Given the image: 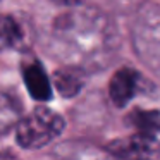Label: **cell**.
<instances>
[{
  "label": "cell",
  "mask_w": 160,
  "mask_h": 160,
  "mask_svg": "<svg viewBox=\"0 0 160 160\" xmlns=\"http://www.w3.org/2000/svg\"><path fill=\"white\" fill-rule=\"evenodd\" d=\"M55 5H60V7H76V5H81L84 0H50Z\"/></svg>",
  "instance_id": "obj_11"
},
{
  "label": "cell",
  "mask_w": 160,
  "mask_h": 160,
  "mask_svg": "<svg viewBox=\"0 0 160 160\" xmlns=\"http://www.w3.org/2000/svg\"><path fill=\"white\" fill-rule=\"evenodd\" d=\"M132 47L138 57L160 76V7L145 4L132 22Z\"/></svg>",
  "instance_id": "obj_3"
},
{
  "label": "cell",
  "mask_w": 160,
  "mask_h": 160,
  "mask_svg": "<svg viewBox=\"0 0 160 160\" xmlns=\"http://www.w3.org/2000/svg\"><path fill=\"white\" fill-rule=\"evenodd\" d=\"M24 38L26 33L19 19L9 14H0V52L19 48Z\"/></svg>",
  "instance_id": "obj_9"
},
{
  "label": "cell",
  "mask_w": 160,
  "mask_h": 160,
  "mask_svg": "<svg viewBox=\"0 0 160 160\" xmlns=\"http://www.w3.org/2000/svg\"><path fill=\"white\" fill-rule=\"evenodd\" d=\"M139 84H141V76L138 71L131 67H121L119 71H115L108 83L110 100L114 102L115 107H124L138 95Z\"/></svg>",
  "instance_id": "obj_5"
},
{
  "label": "cell",
  "mask_w": 160,
  "mask_h": 160,
  "mask_svg": "<svg viewBox=\"0 0 160 160\" xmlns=\"http://www.w3.org/2000/svg\"><path fill=\"white\" fill-rule=\"evenodd\" d=\"M126 122L136 129L138 132H145L150 136H157L160 132V112L157 110H132L126 117Z\"/></svg>",
  "instance_id": "obj_10"
},
{
  "label": "cell",
  "mask_w": 160,
  "mask_h": 160,
  "mask_svg": "<svg viewBox=\"0 0 160 160\" xmlns=\"http://www.w3.org/2000/svg\"><path fill=\"white\" fill-rule=\"evenodd\" d=\"M22 115V105L12 91H0V136L18 126Z\"/></svg>",
  "instance_id": "obj_8"
},
{
  "label": "cell",
  "mask_w": 160,
  "mask_h": 160,
  "mask_svg": "<svg viewBox=\"0 0 160 160\" xmlns=\"http://www.w3.org/2000/svg\"><path fill=\"white\" fill-rule=\"evenodd\" d=\"M66 129V121L60 114L48 107H36L31 114L18 122L16 141L24 150H38L59 138Z\"/></svg>",
  "instance_id": "obj_2"
},
{
  "label": "cell",
  "mask_w": 160,
  "mask_h": 160,
  "mask_svg": "<svg viewBox=\"0 0 160 160\" xmlns=\"http://www.w3.org/2000/svg\"><path fill=\"white\" fill-rule=\"evenodd\" d=\"M86 83V71L76 66H64L53 72V84L64 98H71L83 90Z\"/></svg>",
  "instance_id": "obj_7"
},
{
  "label": "cell",
  "mask_w": 160,
  "mask_h": 160,
  "mask_svg": "<svg viewBox=\"0 0 160 160\" xmlns=\"http://www.w3.org/2000/svg\"><path fill=\"white\" fill-rule=\"evenodd\" d=\"M117 48L115 24L97 7H69L52 24L50 52L67 66L98 71L114 59Z\"/></svg>",
  "instance_id": "obj_1"
},
{
  "label": "cell",
  "mask_w": 160,
  "mask_h": 160,
  "mask_svg": "<svg viewBox=\"0 0 160 160\" xmlns=\"http://www.w3.org/2000/svg\"><path fill=\"white\" fill-rule=\"evenodd\" d=\"M107 152L115 157H124V158H139V157H160V143L157 141L155 136L138 132L129 136V138H121L108 143Z\"/></svg>",
  "instance_id": "obj_4"
},
{
  "label": "cell",
  "mask_w": 160,
  "mask_h": 160,
  "mask_svg": "<svg viewBox=\"0 0 160 160\" xmlns=\"http://www.w3.org/2000/svg\"><path fill=\"white\" fill-rule=\"evenodd\" d=\"M22 79L28 88L29 95L38 102L52 100V83L47 76V71L38 59H33L29 62L22 64Z\"/></svg>",
  "instance_id": "obj_6"
}]
</instances>
